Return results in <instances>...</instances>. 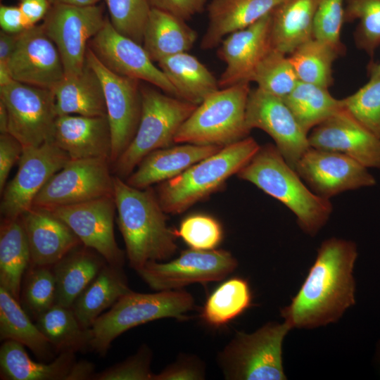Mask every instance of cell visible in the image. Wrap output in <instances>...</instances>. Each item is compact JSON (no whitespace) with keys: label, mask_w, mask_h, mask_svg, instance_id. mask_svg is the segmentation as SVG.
<instances>
[{"label":"cell","mask_w":380,"mask_h":380,"mask_svg":"<svg viewBox=\"0 0 380 380\" xmlns=\"http://www.w3.org/2000/svg\"><path fill=\"white\" fill-rule=\"evenodd\" d=\"M355 242L336 237L322 242L316 259L291 303L280 310L291 329H310L338 322L355 304Z\"/></svg>","instance_id":"obj_1"},{"label":"cell","mask_w":380,"mask_h":380,"mask_svg":"<svg viewBox=\"0 0 380 380\" xmlns=\"http://www.w3.org/2000/svg\"><path fill=\"white\" fill-rule=\"evenodd\" d=\"M113 198L118 224L129 265L134 270L150 261L171 258L177 251L175 229L167 226L166 213L152 188L138 189L114 176Z\"/></svg>","instance_id":"obj_2"},{"label":"cell","mask_w":380,"mask_h":380,"mask_svg":"<svg viewBox=\"0 0 380 380\" xmlns=\"http://www.w3.org/2000/svg\"><path fill=\"white\" fill-rule=\"evenodd\" d=\"M236 175L282 203L295 215L300 229L310 236L322 229L333 212L330 200L315 194L274 144L260 146Z\"/></svg>","instance_id":"obj_3"},{"label":"cell","mask_w":380,"mask_h":380,"mask_svg":"<svg viewBox=\"0 0 380 380\" xmlns=\"http://www.w3.org/2000/svg\"><path fill=\"white\" fill-rule=\"evenodd\" d=\"M260 146L248 136L160 183L156 192L163 210L167 214H180L217 192L249 162Z\"/></svg>","instance_id":"obj_4"},{"label":"cell","mask_w":380,"mask_h":380,"mask_svg":"<svg viewBox=\"0 0 380 380\" xmlns=\"http://www.w3.org/2000/svg\"><path fill=\"white\" fill-rule=\"evenodd\" d=\"M250 82L220 89L197 106L182 124L175 144L224 147L247 137L246 110Z\"/></svg>","instance_id":"obj_5"},{"label":"cell","mask_w":380,"mask_h":380,"mask_svg":"<svg viewBox=\"0 0 380 380\" xmlns=\"http://www.w3.org/2000/svg\"><path fill=\"white\" fill-rule=\"evenodd\" d=\"M141 115L132 141L111 165L115 175L127 179L148 153L171 146L178 130L197 105L150 87H141Z\"/></svg>","instance_id":"obj_6"},{"label":"cell","mask_w":380,"mask_h":380,"mask_svg":"<svg viewBox=\"0 0 380 380\" xmlns=\"http://www.w3.org/2000/svg\"><path fill=\"white\" fill-rule=\"evenodd\" d=\"M194 305L192 296L182 289L153 293L131 290L94 323L91 348L105 356L113 340L126 331L162 318H183Z\"/></svg>","instance_id":"obj_7"},{"label":"cell","mask_w":380,"mask_h":380,"mask_svg":"<svg viewBox=\"0 0 380 380\" xmlns=\"http://www.w3.org/2000/svg\"><path fill=\"white\" fill-rule=\"evenodd\" d=\"M291 329L284 321L270 322L253 333L238 332L218 355L226 379L286 380L282 346Z\"/></svg>","instance_id":"obj_8"},{"label":"cell","mask_w":380,"mask_h":380,"mask_svg":"<svg viewBox=\"0 0 380 380\" xmlns=\"http://www.w3.org/2000/svg\"><path fill=\"white\" fill-rule=\"evenodd\" d=\"M102 6L53 4L42 26L61 55L65 77L80 74L86 63L88 42L103 27Z\"/></svg>","instance_id":"obj_9"},{"label":"cell","mask_w":380,"mask_h":380,"mask_svg":"<svg viewBox=\"0 0 380 380\" xmlns=\"http://www.w3.org/2000/svg\"><path fill=\"white\" fill-rule=\"evenodd\" d=\"M110 165L103 158L70 159L42 187L32 206L52 209L113 196Z\"/></svg>","instance_id":"obj_10"},{"label":"cell","mask_w":380,"mask_h":380,"mask_svg":"<svg viewBox=\"0 0 380 380\" xmlns=\"http://www.w3.org/2000/svg\"><path fill=\"white\" fill-rule=\"evenodd\" d=\"M0 101L8 111V133L24 148L50 140L58 117L52 90L15 80L0 87Z\"/></svg>","instance_id":"obj_11"},{"label":"cell","mask_w":380,"mask_h":380,"mask_svg":"<svg viewBox=\"0 0 380 380\" xmlns=\"http://www.w3.org/2000/svg\"><path fill=\"white\" fill-rule=\"evenodd\" d=\"M237 265L236 259L227 251L190 248L167 262H148L137 272L151 289L158 291L181 289L193 283L220 281Z\"/></svg>","instance_id":"obj_12"},{"label":"cell","mask_w":380,"mask_h":380,"mask_svg":"<svg viewBox=\"0 0 380 380\" xmlns=\"http://www.w3.org/2000/svg\"><path fill=\"white\" fill-rule=\"evenodd\" d=\"M86 62L96 72L102 84L112 135V165L137 133L141 115L140 81L110 71L89 46Z\"/></svg>","instance_id":"obj_13"},{"label":"cell","mask_w":380,"mask_h":380,"mask_svg":"<svg viewBox=\"0 0 380 380\" xmlns=\"http://www.w3.org/2000/svg\"><path fill=\"white\" fill-rule=\"evenodd\" d=\"M70 160L66 152L50 141L24 148L17 172L1 193L3 218H18L30 209L37 194Z\"/></svg>","instance_id":"obj_14"},{"label":"cell","mask_w":380,"mask_h":380,"mask_svg":"<svg viewBox=\"0 0 380 380\" xmlns=\"http://www.w3.org/2000/svg\"><path fill=\"white\" fill-rule=\"evenodd\" d=\"M295 170L308 186L326 199L343 192L376 185L368 168L340 153L310 147Z\"/></svg>","instance_id":"obj_15"},{"label":"cell","mask_w":380,"mask_h":380,"mask_svg":"<svg viewBox=\"0 0 380 380\" xmlns=\"http://www.w3.org/2000/svg\"><path fill=\"white\" fill-rule=\"evenodd\" d=\"M88 46L113 72L147 82L165 94L178 98L175 88L158 66L154 65L143 45L119 33L108 17Z\"/></svg>","instance_id":"obj_16"},{"label":"cell","mask_w":380,"mask_h":380,"mask_svg":"<svg viewBox=\"0 0 380 380\" xmlns=\"http://www.w3.org/2000/svg\"><path fill=\"white\" fill-rule=\"evenodd\" d=\"M246 123L250 131L260 129L270 135L286 163L294 170L300 157L310 147L308 134L284 101L258 87L251 89L249 93Z\"/></svg>","instance_id":"obj_17"},{"label":"cell","mask_w":380,"mask_h":380,"mask_svg":"<svg viewBox=\"0 0 380 380\" xmlns=\"http://www.w3.org/2000/svg\"><path fill=\"white\" fill-rule=\"evenodd\" d=\"M48 210L73 231L83 246L96 251L108 264L123 266L125 254L114 234L113 196Z\"/></svg>","instance_id":"obj_18"},{"label":"cell","mask_w":380,"mask_h":380,"mask_svg":"<svg viewBox=\"0 0 380 380\" xmlns=\"http://www.w3.org/2000/svg\"><path fill=\"white\" fill-rule=\"evenodd\" d=\"M8 66L14 80L51 90L65 78L59 51L42 25L18 34Z\"/></svg>","instance_id":"obj_19"},{"label":"cell","mask_w":380,"mask_h":380,"mask_svg":"<svg viewBox=\"0 0 380 380\" xmlns=\"http://www.w3.org/2000/svg\"><path fill=\"white\" fill-rule=\"evenodd\" d=\"M271 13L221 42L217 55L226 67L218 80L220 89L251 82L258 66L273 49Z\"/></svg>","instance_id":"obj_20"},{"label":"cell","mask_w":380,"mask_h":380,"mask_svg":"<svg viewBox=\"0 0 380 380\" xmlns=\"http://www.w3.org/2000/svg\"><path fill=\"white\" fill-rule=\"evenodd\" d=\"M312 148L344 154L367 168L380 169V139L345 108L308 134Z\"/></svg>","instance_id":"obj_21"},{"label":"cell","mask_w":380,"mask_h":380,"mask_svg":"<svg viewBox=\"0 0 380 380\" xmlns=\"http://www.w3.org/2000/svg\"><path fill=\"white\" fill-rule=\"evenodd\" d=\"M49 141L71 160L103 158L110 162L112 135L107 115H59Z\"/></svg>","instance_id":"obj_22"},{"label":"cell","mask_w":380,"mask_h":380,"mask_svg":"<svg viewBox=\"0 0 380 380\" xmlns=\"http://www.w3.org/2000/svg\"><path fill=\"white\" fill-rule=\"evenodd\" d=\"M20 219L30 246V265L53 266L82 245L73 231L48 209L32 206Z\"/></svg>","instance_id":"obj_23"},{"label":"cell","mask_w":380,"mask_h":380,"mask_svg":"<svg viewBox=\"0 0 380 380\" xmlns=\"http://www.w3.org/2000/svg\"><path fill=\"white\" fill-rule=\"evenodd\" d=\"M148 153L125 180L132 186L146 189L172 179L191 165L223 147L176 144Z\"/></svg>","instance_id":"obj_24"},{"label":"cell","mask_w":380,"mask_h":380,"mask_svg":"<svg viewBox=\"0 0 380 380\" xmlns=\"http://www.w3.org/2000/svg\"><path fill=\"white\" fill-rule=\"evenodd\" d=\"M284 1L212 0L207 6L208 25L200 47L215 48L227 35L255 23Z\"/></svg>","instance_id":"obj_25"},{"label":"cell","mask_w":380,"mask_h":380,"mask_svg":"<svg viewBox=\"0 0 380 380\" xmlns=\"http://www.w3.org/2000/svg\"><path fill=\"white\" fill-rule=\"evenodd\" d=\"M57 115H107L101 82L94 70L86 62L82 72L65 77L53 90Z\"/></svg>","instance_id":"obj_26"},{"label":"cell","mask_w":380,"mask_h":380,"mask_svg":"<svg viewBox=\"0 0 380 380\" xmlns=\"http://www.w3.org/2000/svg\"><path fill=\"white\" fill-rule=\"evenodd\" d=\"M320 0H284L271 13L273 48L289 55L313 38L315 13Z\"/></svg>","instance_id":"obj_27"},{"label":"cell","mask_w":380,"mask_h":380,"mask_svg":"<svg viewBox=\"0 0 380 380\" xmlns=\"http://www.w3.org/2000/svg\"><path fill=\"white\" fill-rule=\"evenodd\" d=\"M80 246L52 266L56 285V304L72 308L77 297L107 264L96 251Z\"/></svg>","instance_id":"obj_28"},{"label":"cell","mask_w":380,"mask_h":380,"mask_svg":"<svg viewBox=\"0 0 380 380\" xmlns=\"http://www.w3.org/2000/svg\"><path fill=\"white\" fill-rule=\"evenodd\" d=\"M130 291L122 267L107 263L77 297L72 308L81 326L90 329L102 312Z\"/></svg>","instance_id":"obj_29"},{"label":"cell","mask_w":380,"mask_h":380,"mask_svg":"<svg viewBox=\"0 0 380 380\" xmlns=\"http://www.w3.org/2000/svg\"><path fill=\"white\" fill-rule=\"evenodd\" d=\"M196 32L186 21L151 8L144 33L143 46L153 62L188 52L197 39Z\"/></svg>","instance_id":"obj_30"},{"label":"cell","mask_w":380,"mask_h":380,"mask_svg":"<svg viewBox=\"0 0 380 380\" xmlns=\"http://www.w3.org/2000/svg\"><path fill=\"white\" fill-rule=\"evenodd\" d=\"M74 352H62L48 364L30 358L24 346L4 341L0 348L1 379L6 380H66L75 362Z\"/></svg>","instance_id":"obj_31"},{"label":"cell","mask_w":380,"mask_h":380,"mask_svg":"<svg viewBox=\"0 0 380 380\" xmlns=\"http://www.w3.org/2000/svg\"><path fill=\"white\" fill-rule=\"evenodd\" d=\"M158 66L175 88L178 99L193 104L199 105L220 89L215 75L188 52L165 58Z\"/></svg>","instance_id":"obj_32"},{"label":"cell","mask_w":380,"mask_h":380,"mask_svg":"<svg viewBox=\"0 0 380 380\" xmlns=\"http://www.w3.org/2000/svg\"><path fill=\"white\" fill-rule=\"evenodd\" d=\"M30 262V246L20 217L2 218L0 226V286L19 302L23 277Z\"/></svg>","instance_id":"obj_33"},{"label":"cell","mask_w":380,"mask_h":380,"mask_svg":"<svg viewBox=\"0 0 380 380\" xmlns=\"http://www.w3.org/2000/svg\"><path fill=\"white\" fill-rule=\"evenodd\" d=\"M16 300L0 286V338L13 340L30 348L39 358H49L53 347L33 324Z\"/></svg>","instance_id":"obj_34"},{"label":"cell","mask_w":380,"mask_h":380,"mask_svg":"<svg viewBox=\"0 0 380 380\" xmlns=\"http://www.w3.org/2000/svg\"><path fill=\"white\" fill-rule=\"evenodd\" d=\"M36 325L59 353L91 348V328L81 326L72 308L56 303L36 318Z\"/></svg>","instance_id":"obj_35"},{"label":"cell","mask_w":380,"mask_h":380,"mask_svg":"<svg viewBox=\"0 0 380 380\" xmlns=\"http://www.w3.org/2000/svg\"><path fill=\"white\" fill-rule=\"evenodd\" d=\"M283 100L308 134L345 108L343 99L332 96L328 88L300 81Z\"/></svg>","instance_id":"obj_36"},{"label":"cell","mask_w":380,"mask_h":380,"mask_svg":"<svg viewBox=\"0 0 380 380\" xmlns=\"http://www.w3.org/2000/svg\"><path fill=\"white\" fill-rule=\"evenodd\" d=\"M339 56L330 45L312 38L296 48L289 58L300 82L329 88L334 82L332 65Z\"/></svg>","instance_id":"obj_37"},{"label":"cell","mask_w":380,"mask_h":380,"mask_svg":"<svg viewBox=\"0 0 380 380\" xmlns=\"http://www.w3.org/2000/svg\"><path fill=\"white\" fill-rule=\"evenodd\" d=\"M251 300L248 281L240 277L232 278L221 284L207 298L201 317L213 327L222 326L243 313Z\"/></svg>","instance_id":"obj_38"},{"label":"cell","mask_w":380,"mask_h":380,"mask_svg":"<svg viewBox=\"0 0 380 380\" xmlns=\"http://www.w3.org/2000/svg\"><path fill=\"white\" fill-rule=\"evenodd\" d=\"M251 82L262 91L284 99L299 80L289 56L273 48L258 66Z\"/></svg>","instance_id":"obj_39"},{"label":"cell","mask_w":380,"mask_h":380,"mask_svg":"<svg viewBox=\"0 0 380 380\" xmlns=\"http://www.w3.org/2000/svg\"><path fill=\"white\" fill-rule=\"evenodd\" d=\"M355 20V43L372 57L380 45V0H346L344 23Z\"/></svg>","instance_id":"obj_40"},{"label":"cell","mask_w":380,"mask_h":380,"mask_svg":"<svg viewBox=\"0 0 380 380\" xmlns=\"http://www.w3.org/2000/svg\"><path fill=\"white\" fill-rule=\"evenodd\" d=\"M21 289L20 299L37 318L56 300V285L52 266L30 265Z\"/></svg>","instance_id":"obj_41"},{"label":"cell","mask_w":380,"mask_h":380,"mask_svg":"<svg viewBox=\"0 0 380 380\" xmlns=\"http://www.w3.org/2000/svg\"><path fill=\"white\" fill-rule=\"evenodd\" d=\"M109 20L122 35L143 44L144 33L151 11L148 0H105Z\"/></svg>","instance_id":"obj_42"},{"label":"cell","mask_w":380,"mask_h":380,"mask_svg":"<svg viewBox=\"0 0 380 380\" xmlns=\"http://www.w3.org/2000/svg\"><path fill=\"white\" fill-rule=\"evenodd\" d=\"M343 101L345 108L380 139V75H370L365 85Z\"/></svg>","instance_id":"obj_43"},{"label":"cell","mask_w":380,"mask_h":380,"mask_svg":"<svg viewBox=\"0 0 380 380\" xmlns=\"http://www.w3.org/2000/svg\"><path fill=\"white\" fill-rule=\"evenodd\" d=\"M175 234L191 248L197 250L215 249L223 238V229L218 220L203 213L186 217L175 229Z\"/></svg>","instance_id":"obj_44"},{"label":"cell","mask_w":380,"mask_h":380,"mask_svg":"<svg viewBox=\"0 0 380 380\" xmlns=\"http://www.w3.org/2000/svg\"><path fill=\"white\" fill-rule=\"evenodd\" d=\"M345 4L346 0H320L313 25V38L330 45L341 56L346 52V47L341 40Z\"/></svg>","instance_id":"obj_45"},{"label":"cell","mask_w":380,"mask_h":380,"mask_svg":"<svg viewBox=\"0 0 380 380\" xmlns=\"http://www.w3.org/2000/svg\"><path fill=\"white\" fill-rule=\"evenodd\" d=\"M151 351L142 345L138 351L126 360L105 370L95 373L93 380H153L151 370Z\"/></svg>","instance_id":"obj_46"},{"label":"cell","mask_w":380,"mask_h":380,"mask_svg":"<svg viewBox=\"0 0 380 380\" xmlns=\"http://www.w3.org/2000/svg\"><path fill=\"white\" fill-rule=\"evenodd\" d=\"M24 147L11 134H0V191L2 193L13 165L19 161Z\"/></svg>","instance_id":"obj_47"},{"label":"cell","mask_w":380,"mask_h":380,"mask_svg":"<svg viewBox=\"0 0 380 380\" xmlns=\"http://www.w3.org/2000/svg\"><path fill=\"white\" fill-rule=\"evenodd\" d=\"M151 8L160 10L185 21L201 13L207 0H148Z\"/></svg>","instance_id":"obj_48"},{"label":"cell","mask_w":380,"mask_h":380,"mask_svg":"<svg viewBox=\"0 0 380 380\" xmlns=\"http://www.w3.org/2000/svg\"><path fill=\"white\" fill-rule=\"evenodd\" d=\"M204 371L201 363L191 358L182 359L153 375V380L203 379Z\"/></svg>","instance_id":"obj_49"},{"label":"cell","mask_w":380,"mask_h":380,"mask_svg":"<svg viewBox=\"0 0 380 380\" xmlns=\"http://www.w3.org/2000/svg\"><path fill=\"white\" fill-rule=\"evenodd\" d=\"M27 29L44 20L53 6L52 0H17Z\"/></svg>","instance_id":"obj_50"},{"label":"cell","mask_w":380,"mask_h":380,"mask_svg":"<svg viewBox=\"0 0 380 380\" xmlns=\"http://www.w3.org/2000/svg\"><path fill=\"white\" fill-rule=\"evenodd\" d=\"M0 26L1 30L11 34H19L27 29L18 6H0Z\"/></svg>","instance_id":"obj_51"},{"label":"cell","mask_w":380,"mask_h":380,"mask_svg":"<svg viewBox=\"0 0 380 380\" xmlns=\"http://www.w3.org/2000/svg\"><path fill=\"white\" fill-rule=\"evenodd\" d=\"M94 365L87 360L76 362L72 366L66 380H87L92 379L95 374Z\"/></svg>","instance_id":"obj_52"},{"label":"cell","mask_w":380,"mask_h":380,"mask_svg":"<svg viewBox=\"0 0 380 380\" xmlns=\"http://www.w3.org/2000/svg\"><path fill=\"white\" fill-rule=\"evenodd\" d=\"M18 34L0 32V63L8 64L16 46Z\"/></svg>","instance_id":"obj_53"},{"label":"cell","mask_w":380,"mask_h":380,"mask_svg":"<svg viewBox=\"0 0 380 380\" xmlns=\"http://www.w3.org/2000/svg\"><path fill=\"white\" fill-rule=\"evenodd\" d=\"M101 0H52L53 4H62L76 6H89L96 5Z\"/></svg>","instance_id":"obj_54"},{"label":"cell","mask_w":380,"mask_h":380,"mask_svg":"<svg viewBox=\"0 0 380 380\" xmlns=\"http://www.w3.org/2000/svg\"><path fill=\"white\" fill-rule=\"evenodd\" d=\"M13 80L8 64L0 63V87L6 85Z\"/></svg>","instance_id":"obj_55"},{"label":"cell","mask_w":380,"mask_h":380,"mask_svg":"<svg viewBox=\"0 0 380 380\" xmlns=\"http://www.w3.org/2000/svg\"><path fill=\"white\" fill-rule=\"evenodd\" d=\"M8 114L4 103L0 101V132H8Z\"/></svg>","instance_id":"obj_56"},{"label":"cell","mask_w":380,"mask_h":380,"mask_svg":"<svg viewBox=\"0 0 380 380\" xmlns=\"http://www.w3.org/2000/svg\"><path fill=\"white\" fill-rule=\"evenodd\" d=\"M369 76L380 75V63H374L372 61L368 65Z\"/></svg>","instance_id":"obj_57"},{"label":"cell","mask_w":380,"mask_h":380,"mask_svg":"<svg viewBox=\"0 0 380 380\" xmlns=\"http://www.w3.org/2000/svg\"><path fill=\"white\" fill-rule=\"evenodd\" d=\"M374 360L376 366L380 371V339L378 341L376 346Z\"/></svg>","instance_id":"obj_58"}]
</instances>
